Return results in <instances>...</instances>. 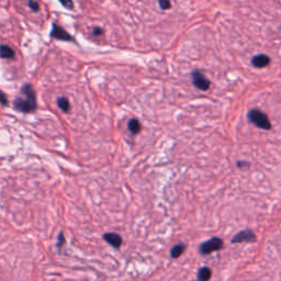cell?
<instances>
[{
    "label": "cell",
    "mask_w": 281,
    "mask_h": 281,
    "mask_svg": "<svg viewBox=\"0 0 281 281\" xmlns=\"http://www.w3.org/2000/svg\"><path fill=\"white\" fill-rule=\"evenodd\" d=\"M52 36L53 38L57 39V40H61V41H72V42L75 41L71 34H68L62 26H59L57 25H53Z\"/></svg>",
    "instance_id": "obj_6"
},
{
    "label": "cell",
    "mask_w": 281,
    "mask_h": 281,
    "mask_svg": "<svg viewBox=\"0 0 281 281\" xmlns=\"http://www.w3.org/2000/svg\"><path fill=\"white\" fill-rule=\"evenodd\" d=\"M13 107L20 112L30 113L36 110V96L31 85H25L22 87L20 95L15 100Z\"/></svg>",
    "instance_id": "obj_1"
},
{
    "label": "cell",
    "mask_w": 281,
    "mask_h": 281,
    "mask_svg": "<svg viewBox=\"0 0 281 281\" xmlns=\"http://www.w3.org/2000/svg\"><path fill=\"white\" fill-rule=\"evenodd\" d=\"M57 104L64 112H68V110H70V102H68V100L66 98H58Z\"/></svg>",
    "instance_id": "obj_13"
},
{
    "label": "cell",
    "mask_w": 281,
    "mask_h": 281,
    "mask_svg": "<svg viewBox=\"0 0 281 281\" xmlns=\"http://www.w3.org/2000/svg\"><path fill=\"white\" fill-rule=\"evenodd\" d=\"M252 64L257 68H264L270 64V57L265 54L256 55V56L252 59Z\"/></svg>",
    "instance_id": "obj_8"
},
{
    "label": "cell",
    "mask_w": 281,
    "mask_h": 281,
    "mask_svg": "<svg viewBox=\"0 0 281 281\" xmlns=\"http://www.w3.org/2000/svg\"><path fill=\"white\" fill-rule=\"evenodd\" d=\"M256 235L255 233L251 231V230H244V231L237 233L232 238L233 244H239V243H254L256 242Z\"/></svg>",
    "instance_id": "obj_5"
},
{
    "label": "cell",
    "mask_w": 281,
    "mask_h": 281,
    "mask_svg": "<svg viewBox=\"0 0 281 281\" xmlns=\"http://www.w3.org/2000/svg\"><path fill=\"white\" fill-rule=\"evenodd\" d=\"M0 57L1 58H13L15 51L8 45H0Z\"/></svg>",
    "instance_id": "obj_11"
},
{
    "label": "cell",
    "mask_w": 281,
    "mask_h": 281,
    "mask_svg": "<svg viewBox=\"0 0 281 281\" xmlns=\"http://www.w3.org/2000/svg\"><path fill=\"white\" fill-rule=\"evenodd\" d=\"M128 131L132 133V134H137V133L141 131L142 126H141V123H140L139 120L132 119L128 123Z\"/></svg>",
    "instance_id": "obj_12"
},
{
    "label": "cell",
    "mask_w": 281,
    "mask_h": 281,
    "mask_svg": "<svg viewBox=\"0 0 281 281\" xmlns=\"http://www.w3.org/2000/svg\"><path fill=\"white\" fill-rule=\"evenodd\" d=\"M61 242H62V244H63V242H64V235H63V233L59 234V238H58V247H61Z\"/></svg>",
    "instance_id": "obj_20"
},
{
    "label": "cell",
    "mask_w": 281,
    "mask_h": 281,
    "mask_svg": "<svg viewBox=\"0 0 281 281\" xmlns=\"http://www.w3.org/2000/svg\"><path fill=\"white\" fill-rule=\"evenodd\" d=\"M64 7L67 9H73V0H59Z\"/></svg>",
    "instance_id": "obj_15"
},
{
    "label": "cell",
    "mask_w": 281,
    "mask_h": 281,
    "mask_svg": "<svg viewBox=\"0 0 281 281\" xmlns=\"http://www.w3.org/2000/svg\"><path fill=\"white\" fill-rule=\"evenodd\" d=\"M186 251V245L183 243H179L177 245H175L172 251H170V257L174 258V259H176V258L180 257L183 253Z\"/></svg>",
    "instance_id": "obj_9"
},
{
    "label": "cell",
    "mask_w": 281,
    "mask_h": 281,
    "mask_svg": "<svg viewBox=\"0 0 281 281\" xmlns=\"http://www.w3.org/2000/svg\"><path fill=\"white\" fill-rule=\"evenodd\" d=\"M237 166H238L239 168H244V166H246V167H248V166H250V164L245 163V162H238V163H237Z\"/></svg>",
    "instance_id": "obj_19"
},
{
    "label": "cell",
    "mask_w": 281,
    "mask_h": 281,
    "mask_svg": "<svg viewBox=\"0 0 281 281\" xmlns=\"http://www.w3.org/2000/svg\"><path fill=\"white\" fill-rule=\"evenodd\" d=\"M93 33L95 35H101V34H102V30H101L100 27H95L94 31H93Z\"/></svg>",
    "instance_id": "obj_18"
},
{
    "label": "cell",
    "mask_w": 281,
    "mask_h": 281,
    "mask_svg": "<svg viewBox=\"0 0 281 281\" xmlns=\"http://www.w3.org/2000/svg\"><path fill=\"white\" fill-rule=\"evenodd\" d=\"M212 271L209 267H202L198 271V281H210Z\"/></svg>",
    "instance_id": "obj_10"
},
{
    "label": "cell",
    "mask_w": 281,
    "mask_h": 281,
    "mask_svg": "<svg viewBox=\"0 0 281 281\" xmlns=\"http://www.w3.org/2000/svg\"><path fill=\"white\" fill-rule=\"evenodd\" d=\"M0 103H2L3 105H7L8 104V100H7V97L3 93L0 91Z\"/></svg>",
    "instance_id": "obj_17"
},
{
    "label": "cell",
    "mask_w": 281,
    "mask_h": 281,
    "mask_svg": "<svg viewBox=\"0 0 281 281\" xmlns=\"http://www.w3.org/2000/svg\"><path fill=\"white\" fill-rule=\"evenodd\" d=\"M29 6L33 9L34 11H38L39 10V3L36 2V1H34V0H30L29 1Z\"/></svg>",
    "instance_id": "obj_16"
},
{
    "label": "cell",
    "mask_w": 281,
    "mask_h": 281,
    "mask_svg": "<svg viewBox=\"0 0 281 281\" xmlns=\"http://www.w3.org/2000/svg\"><path fill=\"white\" fill-rule=\"evenodd\" d=\"M103 239L114 248H120L122 245V237L117 233H107L103 235Z\"/></svg>",
    "instance_id": "obj_7"
},
{
    "label": "cell",
    "mask_w": 281,
    "mask_h": 281,
    "mask_svg": "<svg viewBox=\"0 0 281 281\" xmlns=\"http://www.w3.org/2000/svg\"><path fill=\"white\" fill-rule=\"evenodd\" d=\"M191 80L192 84L200 90H208L210 88V80L208 78L204 77V74L199 71H195L191 74Z\"/></svg>",
    "instance_id": "obj_4"
},
{
    "label": "cell",
    "mask_w": 281,
    "mask_h": 281,
    "mask_svg": "<svg viewBox=\"0 0 281 281\" xmlns=\"http://www.w3.org/2000/svg\"><path fill=\"white\" fill-rule=\"evenodd\" d=\"M223 248V241L220 237H212L209 241L202 243L199 247L201 255H210L211 253L220 251Z\"/></svg>",
    "instance_id": "obj_3"
},
{
    "label": "cell",
    "mask_w": 281,
    "mask_h": 281,
    "mask_svg": "<svg viewBox=\"0 0 281 281\" xmlns=\"http://www.w3.org/2000/svg\"><path fill=\"white\" fill-rule=\"evenodd\" d=\"M248 119H250V121L254 124V126L262 128V130H270L271 128V123L268 117H267L266 113L260 111V110H251V111L248 112Z\"/></svg>",
    "instance_id": "obj_2"
},
{
    "label": "cell",
    "mask_w": 281,
    "mask_h": 281,
    "mask_svg": "<svg viewBox=\"0 0 281 281\" xmlns=\"http://www.w3.org/2000/svg\"><path fill=\"white\" fill-rule=\"evenodd\" d=\"M159 6L163 10H167L172 7V3H170V0H159Z\"/></svg>",
    "instance_id": "obj_14"
}]
</instances>
